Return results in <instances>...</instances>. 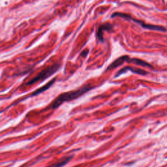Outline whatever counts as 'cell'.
Returning <instances> with one entry per match:
<instances>
[{
	"instance_id": "1",
	"label": "cell",
	"mask_w": 167,
	"mask_h": 167,
	"mask_svg": "<svg viewBox=\"0 0 167 167\" xmlns=\"http://www.w3.org/2000/svg\"><path fill=\"white\" fill-rule=\"evenodd\" d=\"M92 88V86H91L90 84H87L86 86H84V87H82V88H80L76 91H72V92L63 93L60 96H58V97H57L52 102L51 104V108L54 109V108L59 107L63 102L72 101L73 99H77L84 94L85 93L88 92V91Z\"/></svg>"
},
{
	"instance_id": "2",
	"label": "cell",
	"mask_w": 167,
	"mask_h": 167,
	"mask_svg": "<svg viewBox=\"0 0 167 167\" xmlns=\"http://www.w3.org/2000/svg\"><path fill=\"white\" fill-rule=\"evenodd\" d=\"M60 64H55L54 65H50L47 68L43 70L42 71H41L39 73L36 75V77H35L30 80L28 82L26 83V85L28 86H30V85H33L36 83L39 82L40 81L45 80V79L48 78V77H50L51 75L56 72L59 68L60 67Z\"/></svg>"
},
{
	"instance_id": "3",
	"label": "cell",
	"mask_w": 167,
	"mask_h": 167,
	"mask_svg": "<svg viewBox=\"0 0 167 167\" xmlns=\"http://www.w3.org/2000/svg\"><path fill=\"white\" fill-rule=\"evenodd\" d=\"M131 71L132 72H133L134 73H136V74H139V75H145L146 74V72L144 71H142V69H138V68H135V67H125V68L122 69L120 70L119 71L118 73H117L116 75V77H118V76L121 75L123 73H124L125 72H126L127 71Z\"/></svg>"
},
{
	"instance_id": "4",
	"label": "cell",
	"mask_w": 167,
	"mask_h": 167,
	"mask_svg": "<svg viewBox=\"0 0 167 167\" xmlns=\"http://www.w3.org/2000/svg\"><path fill=\"white\" fill-rule=\"evenodd\" d=\"M112 28V26L110 24H104L101 26L97 31V33L98 39L101 41H102V40H103V31L104 30H110Z\"/></svg>"
},
{
	"instance_id": "5",
	"label": "cell",
	"mask_w": 167,
	"mask_h": 167,
	"mask_svg": "<svg viewBox=\"0 0 167 167\" xmlns=\"http://www.w3.org/2000/svg\"><path fill=\"white\" fill-rule=\"evenodd\" d=\"M129 57L127 56V55H124V56L119 58L118 59H117L116 60L114 61L112 63L110 64V66L107 68V70L108 71V70L113 69L114 68H116V67H117L121 65L122 64H123L125 62V61H127V60L129 59Z\"/></svg>"
},
{
	"instance_id": "6",
	"label": "cell",
	"mask_w": 167,
	"mask_h": 167,
	"mask_svg": "<svg viewBox=\"0 0 167 167\" xmlns=\"http://www.w3.org/2000/svg\"><path fill=\"white\" fill-rule=\"evenodd\" d=\"M55 80V78H54L53 80H51L50 82H49L47 84H46L45 86H43L42 87H41V88H39V90H36V92H35L33 94H32V96H35V95H39V93H42L43 92H45V91H46V90H48L52 84H53L54 83V82Z\"/></svg>"
},
{
	"instance_id": "7",
	"label": "cell",
	"mask_w": 167,
	"mask_h": 167,
	"mask_svg": "<svg viewBox=\"0 0 167 167\" xmlns=\"http://www.w3.org/2000/svg\"><path fill=\"white\" fill-rule=\"evenodd\" d=\"M127 61H128V62H130V63H134V64H136V65H139L151 67L152 68V66L150 65V64H149L148 63L146 62V61L141 60L135 59V58H134V59H130V58H129V59L127 60Z\"/></svg>"
},
{
	"instance_id": "8",
	"label": "cell",
	"mask_w": 167,
	"mask_h": 167,
	"mask_svg": "<svg viewBox=\"0 0 167 167\" xmlns=\"http://www.w3.org/2000/svg\"><path fill=\"white\" fill-rule=\"evenodd\" d=\"M71 159V157H66L65 159H63L61 160L60 162H58L57 163L54 164L53 166H52V167H61L63 165H65V164L69 162V161Z\"/></svg>"
}]
</instances>
